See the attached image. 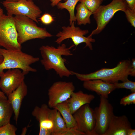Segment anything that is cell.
Segmentation results:
<instances>
[{"mask_svg": "<svg viewBox=\"0 0 135 135\" xmlns=\"http://www.w3.org/2000/svg\"><path fill=\"white\" fill-rule=\"evenodd\" d=\"M74 46V44L67 48L62 44L57 47L48 45L42 46L39 50L42 57L41 64L46 70H54L61 78L69 77L73 75L72 71L69 70L65 64L66 60L62 56H72L70 49Z\"/></svg>", "mask_w": 135, "mask_h": 135, "instance_id": "cell-1", "label": "cell"}, {"mask_svg": "<svg viewBox=\"0 0 135 135\" xmlns=\"http://www.w3.org/2000/svg\"><path fill=\"white\" fill-rule=\"evenodd\" d=\"M131 62L125 60L120 62L115 67L112 68H103L88 74H82L72 71L79 80L82 81L94 79H99L112 84L122 82L128 80L130 75Z\"/></svg>", "mask_w": 135, "mask_h": 135, "instance_id": "cell-2", "label": "cell"}, {"mask_svg": "<svg viewBox=\"0 0 135 135\" xmlns=\"http://www.w3.org/2000/svg\"><path fill=\"white\" fill-rule=\"evenodd\" d=\"M0 53L3 57V60L0 64V77L6 69H19L25 75L30 72L37 71L36 69L30 65L40 60L38 57L24 52L21 50H10L0 48Z\"/></svg>", "mask_w": 135, "mask_h": 135, "instance_id": "cell-3", "label": "cell"}, {"mask_svg": "<svg viewBox=\"0 0 135 135\" xmlns=\"http://www.w3.org/2000/svg\"><path fill=\"white\" fill-rule=\"evenodd\" d=\"M14 18L18 41L21 45L30 40L44 39L53 36L46 28L38 26L35 22L27 16L18 15L15 16Z\"/></svg>", "mask_w": 135, "mask_h": 135, "instance_id": "cell-4", "label": "cell"}, {"mask_svg": "<svg viewBox=\"0 0 135 135\" xmlns=\"http://www.w3.org/2000/svg\"><path fill=\"white\" fill-rule=\"evenodd\" d=\"M128 8L124 0H112L106 5H100L93 14L97 26L90 35L96 34L100 33L105 28L114 14L117 12H124Z\"/></svg>", "mask_w": 135, "mask_h": 135, "instance_id": "cell-5", "label": "cell"}, {"mask_svg": "<svg viewBox=\"0 0 135 135\" xmlns=\"http://www.w3.org/2000/svg\"><path fill=\"white\" fill-rule=\"evenodd\" d=\"M14 16L4 14L0 18V46L10 50H21Z\"/></svg>", "mask_w": 135, "mask_h": 135, "instance_id": "cell-6", "label": "cell"}, {"mask_svg": "<svg viewBox=\"0 0 135 135\" xmlns=\"http://www.w3.org/2000/svg\"><path fill=\"white\" fill-rule=\"evenodd\" d=\"M32 0H17L15 1L5 0L1 2L7 12L8 15L26 16L38 23L42 11Z\"/></svg>", "mask_w": 135, "mask_h": 135, "instance_id": "cell-7", "label": "cell"}, {"mask_svg": "<svg viewBox=\"0 0 135 135\" xmlns=\"http://www.w3.org/2000/svg\"><path fill=\"white\" fill-rule=\"evenodd\" d=\"M75 22H73L69 26L62 27V31H59L56 35L58 38L56 42L60 44L64 40L70 38L76 47L79 44L84 43L86 44L85 47H88L90 50H92V43L95 42V40L90 34L87 37L84 36L88 33V30H83L78 27L75 26Z\"/></svg>", "mask_w": 135, "mask_h": 135, "instance_id": "cell-8", "label": "cell"}, {"mask_svg": "<svg viewBox=\"0 0 135 135\" xmlns=\"http://www.w3.org/2000/svg\"><path fill=\"white\" fill-rule=\"evenodd\" d=\"M100 103L94 110L96 120L94 135H104L114 114L113 108L107 98L100 96Z\"/></svg>", "mask_w": 135, "mask_h": 135, "instance_id": "cell-9", "label": "cell"}, {"mask_svg": "<svg viewBox=\"0 0 135 135\" xmlns=\"http://www.w3.org/2000/svg\"><path fill=\"white\" fill-rule=\"evenodd\" d=\"M58 110L51 109L46 104L36 106L32 114L39 123V135H52L54 121Z\"/></svg>", "mask_w": 135, "mask_h": 135, "instance_id": "cell-10", "label": "cell"}, {"mask_svg": "<svg viewBox=\"0 0 135 135\" xmlns=\"http://www.w3.org/2000/svg\"><path fill=\"white\" fill-rule=\"evenodd\" d=\"M76 129L86 135H94V130L96 120L94 110L89 104L81 107L73 114Z\"/></svg>", "mask_w": 135, "mask_h": 135, "instance_id": "cell-11", "label": "cell"}, {"mask_svg": "<svg viewBox=\"0 0 135 135\" xmlns=\"http://www.w3.org/2000/svg\"><path fill=\"white\" fill-rule=\"evenodd\" d=\"M74 90L72 82L58 81L54 82L48 90V106L53 108L57 104L66 101Z\"/></svg>", "mask_w": 135, "mask_h": 135, "instance_id": "cell-12", "label": "cell"}, {"mask_svg": "<svg viewBox=\"0 0 135 135\" xmlns=\"http://www.w3.org/2000/svg\"><path fill=\"white\" fill-rule=\"evenodd\" d=\"M25 75L19 69H8L0 77V88L7 96L19 86L24 81Z\"/></svg>", "mask_w": 135, "mask_h": 135, "instance_id": "cell-13", "label": "cell"}, {"mask_svg": "<svg viewBox=\"0 0 135 135\" xmlns=\"http://www.w3.org/2000/svg\"><path fill=\"white\" fill-rule=\"evenodd\" d=\"M28 92V87L23 81L19 86L7 96L13 110L14 119L17 123L22 101Z\"/></svg>", "mask_w": 135, "mask_h": 135, "instance_id": "cell-14", "label": "cell"}, {"mask_svg": "<svg viewBox=\"0 0 135 135\" xmlns=\"http://www.w3.org/2000/svg\"><path fill=\"white\" fill-rule=\"evenodd\" d=\"M131 128V124L126 116H117L114 114L104 135H127L128 130Z\"/></svg>", "mask_w": 135, "mask_h": 135, "instance_id": "cell-15", "label": "cell"}, {"mask_svg": "<svg viewBox=\"0 0 135 135\" xmlns=\"http://www.w3.org/2000/svg\"><path fill=\"white\" fill-rule=\"evenodd\" d=\"M83 85L85 89L94 92L106 98H108L110 94L116 89L114 84L107 82L99 79L84 81Z\"/></svg>", "mask_w": 135, "mask_h": 135, "instance_id": "cell-16", "label": "cell"}, {"mask_svg": "<svg viewBox=\"0 0 135 135\" xmlns=\"http://www.w3.org/2000/svg\"><path fill=\"white\" fill-rule=\"evenodd\" d=\"M94 98L95 96L93 95L85 93L80 90L76 92H74L66 101L73 114L82 106L90 104Z\"/></svg>", "mask_w": 135, "mask_h": 135, "instance_id": "cell-17", "label": "cell"}, {"mask_svg": "<svg viewBox=\"0 0 135 135\" xmlns=\"http://www.w3.org/2000/svg\"><path fill=\"white\" fill-rule=\"evenodd\" d=\"M53 108L56 109L60 112L68 128L76 129V122L66 100L57 104Z\"/></svg>", "mask_w": 135, "mask_h": 135, "instance_id": "cell-18", "label": "cell"}, {"mask_svg": "<svg viewBox=\"0 0 135 135\" xmlns=\"http://www.w3.org/2000/svg\"><path fill=\"white\" fill-rule=\"evenodd\" d=\"M13 110L8 99L0 98V127L9 122Z\"/></svg>", "mask_w": 135, "mask_h": 135, "instance_id": "cell-19", "label": "cell"}, {"mask_svg": "<svg viewBox=\"0 0 135 135\" xmlns=\"http://www.w3.org/2000/svg\"><path fill=\"white\" fill-rule=\"evenodd\" d=\"M76 12L75 15L76 21L78 25H86L91 23L90 17L93 13L83 3L80 2L76 7Z\"/></svg>", "mask_w": 135, "mask_h": 135, "instance_id": "cell-20", "label": "cell"}, {"mask_svg": "<svg viewBox=\"0 0 135 135\" xmlns=\"http://www.w3.org/2000/svg\"><path fill=\"white\" fill-rule=\"evenodd\" d=\"M80 0H67L64 2H60L56 6L58 9H66L68 11L70 14V25L73 22H76L74 10L77 4Z\"/></svg>", "mask_w": 135, "mask_h": 135, "instance_id": "cell-21", "label": "cell"}, {"mask_svg": "<svg viewBox=\"0 0 135 135\" xmlns=\"http://www.w3.org/2000/svg\"><path fill=\"white\" fill-rule=\"evenodd\" d=\"M68 129L64 120L58 110L54 121L52 135H64Z\"/></svg>", "mask_w": 135, "mask_h": 135, "instance_id": "cell-22", "label": "cell"}, {"mask_svg": "<svg viewBox=\"0 0 135 135\" xmlns=\"http://www.w3.org/2000/svg\"><path fill=\"white\" fill-rule=\"evenodd\" d=\"M104 0H80L79 2L84 4L92 12H95L100 6Z\"/></svg>", "mask_w": 135, "mask_h": 135, "instance_id": "cell-23", "label": "cell"}, {"mask_svg": "<svg viewBox=\"0 0 135 135\" xmlns=\"http://www.w3.org/2000/svg\"><path fill=\"white\" fill-rule=\"evenodd\" d=\"M17 128L9 122L0 127V135H16Z\"/></svg>", "mask_w": 135, "mask_h": 135, "instance_id": "cell-24", "label": "cell"}, {"mask_svg": "<svg viewBox=\"0 0 135 135\" xmlns=\"http://www.w3.org/2000/svg\"><path fill=\"white\" fill-rule=\"evenodd\" d=\"M116 88H125L130 90L132 92H135V82L127 80L122 83L114 84Z\"/></svg>", "mask_w": 135, "mask_h": 135, "instance_id": "cell-25", "label": "cell"}, {"mask_svg": "<svg viewBox=\"0 0 135 135\" xmlns=\"http://www.w3.org/2000/svg\"><path fill=\"white\" fill-rule=\"evenodd\" d=\"M120 104L126 106L127 105L135 104V92L122 98L120 100Z\"/></svg>", "mask_w": 135, "mask_h": 135, "instance_id": "cell-26", "label": "cell"}, {"mask_svg": "<svg viewBox=\"0 0 135 135\" xmlns=\"http://www.w3.org/2000/svg\"><path fill=\"white\" fill-rule=\"evenodd\" d=\"M128 21L133 27H135V10L128 8L124 12Z\"/></svg>", "mask_w": 135, "mask_h": 135, "instance_id": "cell-27", "label": "cell"}, {"mask_svg": "<svg viewBox=\"0 0 135 135\" xmlns=\"http://www.w3.org/2000/svg\"><path fill=\"white\" fill-rule=\"evenodd\" d=\"M40 19L41 22L45 25L49 24L54 20L53 17L48 13H45L41 16Z\"/></svg>", "mask_w": 135, "mask_h": 135, "instance_id": "cell-28", "label": "cell"}, {"mask_svg": "<svg viewBox=\"0 0 135 135\" xmlns=\"http://www.w3.org/2000/svg\"><path fill=\"white\" fill-rule=\"evenodd\" d=\"M64 135H86L85 134L77 130L76 128H68Z\"/></svg>", "mask_w": 135, "mask_h": 135, "instance_id": "cell-29", "label": "cell"}, {"mask_svg": "<svg viewBox=\"0 0 135 135\" xmlns=\"http://www.w3.org/2000/svg\"><path fill=\"white\" fill-rule=\"evenodd\" d=\"M130 75L133 76H135V59L134 58L132 60Z\"/></svg>", "mask_w": 135, "mask_h": 135, "instance_id": "cell-30", "label": "cell"}, {"mask_svg": "<svg viewBox=\"0 0 135 135\" xmlns=\"http://www.w3.org/2000/svg\"><path fill=\"white\" fill-rule=\"evenodd\" d=\"M128 8L131 10H135V0H124Z\"/></svg>", "mask_w": 135, "mask_h": 135, "instance_id": "cell-31", "label": "cell"}, {"mask_svg": "<svg viewBox=\"0 0 135 135\" xmlns=\"http://www.w3.org/2000/svg\"><path fill=\"white\" fill-rule=\"evenodd\" d=\"M62 0H50V5L52 7L56 6L57 4Z\"/></svg>", "mask_w": 135, "mask_h": 135, "instance_id": "cell-32", "label": "cell"}, {"mask_svg": "<svg viewBox=\"0 0 135 135\" xmlns=\"http://www.w3.org/2000/svg\"><path fill=\"white\" fill-rule=\"evenodd\" d=\"M135 135V130L133 129L132 128L129 129L127 130V135Z\"/></svg>", "mask_w": 135, "mask_h": 135, "instance_id": "cell-33", "label": "cell"}, {"mask_svg": "<svg viewBox=\"0 0 135 135\" xmlns=\"http://www.w3.org/2000/svg\"><path fill=\"white\" fill-rule=\"evenodd\" d=\"M0 98L7 99V97L5 95V94L2 91L0 90Z\"/></svg>", "mask_w": 135, "mask_h": 135, "instance_id": "cell-34", "label": "cell"}, {"mask_svg": "<svg viewBox=\"0 0 135 135\" xmlns=\"http://www.w3.org/2000/svg\"><path fill=\"white\" fill-rule=\"evenodd\" d=\"M27 129L25 127L22 129V132L21 133L22 135H25L26 134L27 131Z\"/></svg>", "mask_w": 135, "mask_h": 135, "instance_id": "cell-35", "label": "cell"}, {"mask_svg": "<svg viewBox=\"0 0 135 135\" xmlns=\"http://www.w3.org/2000/svg\"><path fill=\"white\" fill-rule=\"evenodd\" d=\"M4 14L3 9L0 7V18Z\"/></svg>", "mask_w": 135, "mask_h": 135, "instance_id": "cell-36", "label": "cell"}, {"mask_svg": "<svg viewBox=\"0 0 135 135\" xmlns=\"http://www.w3.org/2000/svg\"><path fill=\"white\" fill-rule=\"evenodd\" d=\"M3 60V57L1 55V54L0 53V64H1Z\"/></svg>", "mask_w": 135, "mask_h": 135, "instance_id": "cell-37", "label": "cell"}, {"mask_svg": "<svg viewBox=\"0 0 135 135\" xmlns=\"http://www.w3.org/2000/svg\"><path fill=\"white\" fill-rule=\"evenodd\" d=\"M5 0L8 1H15L17 0Z\"/></svg>", "mask_w": 135, "mask_h": 135, "instance_id": "cell-38", "label": "cell"}, {"mask_svg": "<svg viewBox=\"0 0 135 135\" xmlns=\"http://www.w3.org/2000/svg\"></svg>", "mask_w": 135, "mask_h": 135, "instance_id": "cell-39", "label": "cell"}, {"mask_svg": "<svg viewBox=\"0 0 135 135\" xmlns=\"http://www.w3.org/2000/svg\"></svg>", "mask_w": 135, "mask_h": 135, "instance_id": "cell-40", "label": "cell"}]
</instances>
